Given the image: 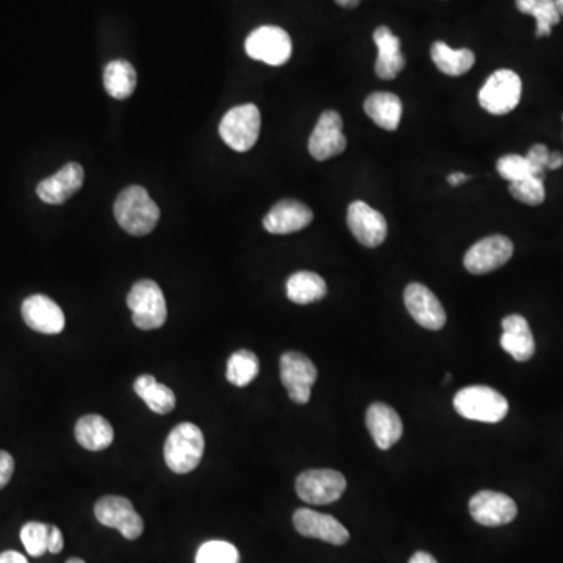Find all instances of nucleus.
<instances>
[{
  "label": "nucleus",
  "instance_id": "6ab92c4d",
  "mask_svg": "<svg viewBox=\"0 0 563 563\" xmlns=\"http://www.w3.org/2000/svg\"><path fill=\"white\" fill-rule=\"evenodd\" d=\"M83 179H85V171H83L82 165L69 162L54 176L47 177L43 182L38 183L36 194L46 204H65L71 196H74L82 188Z\"/></svg>",
  "mask_w": 563,
  "mask_h": 563
},
{
  "label": "nucleus",
  "instance_id": "72a5a7b5",
  "mask_svg": "<svg viewBox=\"0 0 563 563\" xmlns=\"http://www.w3.org/2000/svg\"><path fill=\"white\" fill-rule=\"evenodd\" d=\"M510 194L517 201L528 205H540L545 201V185L540 177H528L520 182L510 183Z\"/></svg>",
  "mask_w": 563,
  "mask_h": 563
},
{
  "label": "nucleus",
  "instance_id": "37998d69",
  "mask_svg": "<svg viewBox=\"0 0 563 563\" xmlns=\"http://www.w3.org/2000/svg\"><path fill=\"white\" fill-rule=\"evenodd\" d=\"M556 7L559 10L560 16H563V0H556Z\"/></svg>",
  "mask_w": 563,
  "mask_h": 563
},
{
  "label": "nucleus",
  "instance_id": "1a4fd4ad",
  "mask_svg": "<svg viewBox=\"0 0 563 563\" xmlns=\"http://www.w3.org/2000/svg\"><path fill=\"white\" fill-rule=\"evenodd\" d=\"M97 521L107 528L118 529L127 540H137L144 531L143 518L129 499L122 496H105L94 506Z\"/></svg>",
  "mask_w": 563,
  "mask_h": 563
},
{
  "label": "nucleus",
  "instance_id": "39448f33",
  "mask_svg": "<svg viewBox=\"0 0 563 563\" xmlns=\"http://www.w3.org/2000/svg\"><path fill=\"white\" fill-rule=\"evenodd\" d=\"M262 116L254 104L230 108L219 124V135L230 149L246 152L259 140Z\"/></svg>",
  "mask_w": 563,
  "mask_h": 563
},
{
  "label": "nucleus",
  "instance_id": "2f4dec72",
  "mask_svg": "<svg viewBox=\"0 0 563 563\" xmlns=\"http://www.w3.org/2000/svg\"><path fill=\"white\" fill-rule=\"evenodd\" d=\"M49 532H51L49 524L36 523V521L24 524V528L21 529V540L30 556L41 557L49 551Z\"/></svg>",
  "mask_w": 563,
  "mask_h": 563
},
{
  "label": "nucleus",
  "instance_id": "dca6fc26",
  "mask_svg": "<svg viewBox=\"0 0 563 563\" xmlns=\"http://www.w3.org/2000/svg\"><path fill=\"white\" fill-rule=\"evenodd\" d=\"M296 531L304 537L318 538L330 545H345L349 540L348 529L326 513L312 509H299L293 515Z\"/></svg>",
  "mask_w": 563,
  "mask_h": 563
},
{
  "label": "nucleus",
  "instance_id": "f257e3e1",
  "mask_svg": "<svg viewBox=\"0 0 563 563\" xmlns=\"http://www.w3.org/2000/svg\"><path fill=\"white\" fill-rule=\"evenodd\" d=\"M115 218L121 229L133 237L151 234L160 219V208L152 201L148 191L132 185L119 193L115 202Z\"/></svg>",
  "mask_w": 563,
  "mask_h": 563
},
{
  "label": "nucleus",
  "instance_id": "393cba45",
  "mask_svg": "<svg viewBox=\"0 0 563 563\" xmlns=\"http://www.w3.org/2000/svg\"><path fill=\"white\" fill-rule=\"evenodd\" d=\"M431 55L435 66L443 74L451 77L467 74L473 68L474 63H476L473 51H470V49H451L443 41H437V43L432 44Z\"/></svg>",
  "mask_w": 563,
  "mask_h": 563
},
{
  "label": "nucleus",
  "instance_id": "f03ea898",
  "mask_svg": "<svg viewBox=\"0 0 563 563\" xmlns=\"http://www.w3.org/2000/svg\"><path fill=\"white\" fill-rule=\"evenodd\" d=\"M204 449L205 438L199 426L193 423L177 424L166 438V465L177 474L191 473L201 463Z\"/></svg>",
  "mask_w": 563,
  "mask_h": 563
},
{
  "label": "nucleus",
  "instance_id": "9d476101",
  "mask_svg": "<svg viewBox=\"0 0 563 563\" xmlns=\"http://www.w3.org/2000/svg\"><path fill=\"white\" fill-rule=\"evenodd\" d=\"M316 377V366L301 352H285L284 356L280 357V379L287 388L291 401L296 404L309 402Z\"/></svg>",
  "mask_w": 563,
  "mask_h": 563
},
{
  "label": "nucleus",
  "instance_id": "f704fd0d",
  "mask_svg": "<svg viewBox=\"0 0 563 563\" xmlns=\"http://www.w3.org/2000/svg\"><path fill=\"white\" fill-rule=\"evenodd\" d=\"M549 154H551V152H549L548 148L543 146V144H535V146L529 149L526 158H528V162L531 163L535 177L545 179V171L548 169Z\"/></svg>",
  "mask_w": 563,
  "mask_h": 563
},
{
  "label": "nucleus",
  "instance_id": "6e6552de",
  "mask_svg": "<svg viewBox=\"0 0 563 563\" xmlns=\"http://www.w3.org/2000/svg\"><path fill=\"white\" fill-rule=\"evenodd\" d=\"M244 49L249 57L263 61L266 65L282 66L290 60L293 52L290 35L276 26H263L255 29L246 38Z\"/></svg>",
  "mask_w": 563,
  "mask_h": 563
},
{
  "label": "nucleus",
  "instance_id": "ea45409f",
  "mask_svg": "<svg viewBox=\"0 0 563 563\" xmlns=\"http://www.w3.org/2000/svg\"><path fill=\"white\" fill-rule=\"evenodd\" d=\"M563 166V155L560 152L549 154L548 169H559Z\"/></svg>",
  "mask_w": 563,
  "mask_h": 563
},
{
  "label": "nucleus",
  "instance_id": "0eeeda50",
  "mask_svg": "<svg viewBox=\"0 0 563 563\" xmlns=\"http://www.w3.org/2000/svg\"><path fill=\"white\" fill-rule=\"evenodd\" d=\"M346 490L343 474L334 470H309L296 479V493L307 504L326 506L335 503Z\"/></svg>",
  "mask_w": 563,
  "mask_h": 563
},
{
  "label": "nucleus",
  "instance_id": "e433bc0d",
  "mask_svg": "<svg viewBox=\"0 0 563 563\" xmlns=\"http://www.w3.org/2000/svg\"><path fill=\"white\" fill-rule=\"evenodd\" d=\"M63 546H65L63 534H61L57 526H51V532H49V553L58 554L63 549Z\"/></svg>",
  "mask_w": 563,
  "mask_h": 563
},
{
  "label": "nucleus",
  "instance_id": "412c9836",
  "mask_svg": "<svg viewBox=\"0 0 563 563\" xmlns=\"http://www.w3.org/2000/svg\"><path fill=\"white\" fill-rule=\"evenodd\" d=\"M373 38L377 46V60L374 65L377 77L382 80L396 79L406 66V58L401 52V41L385 26L376 29Z\"/></svg>",
  "mask_w": 563,
  "mask_h": 563
},
{
  "label": "nucleus",
  "instance_id": "a878e982",
  "mask_svg": "<svg viewBox=\"0 0 563 563\" xmlns=\"http://www.w3.org/2000/svg\"><path fill=\"white\" fill-rule=\"evenodd\" d=\"M104 87L113 99L124 101L137 88V71L129 61H110L104 69Z\"/></svg>",
  "mask_w": 563,
  "mask_h": 563
},
{
  "label": "nucleus",
  "instance_id": "f3484780",
  "mask_svg": "<svg viewBox=\"0 0 563 563\" xmlns=\"http://www.w3.org/2000/svg\"><path fill=\"white\" fill-rule=\"evenodd\" d=\"M22 318L40 334L57 335L65 329V313L57 302L44 295L29 296L22 302Z\"/></svg>",
  "mask_w": 563,
  "mask_h": 563
},
{
  "label": "nucleus",
  "instance_id": "c756f323",
  "mask_svg": "<svg viewBox=\"0 0 563 563\" xmlns=\"http://www.w3.org/2000/svg\"><path fill=\"white\" fill-rule=\"evenodd\" d=\"M260 363L254 352L241 351L234 352L227 362L226 377L230 384L235 387H246L251 384L255 377L259 376Z\"/></svg>",
  "mask_w": 563,
  "mask_h": 563
},
{
  "label": "nucleus",
  "instance_id": "f8f14e48",
  "mask_svg": "<svg viewBox=\"0 0 563 563\" xmlns=\"http://www.w3.org/2000/svg\"><path fill=\"white\" fill-rule=\"evenodd\" d=\"M343 119L334 110H327L316 122L315 130L310 135L309 152L318 162L343 154L346 149Z\"/></svg>",
  "mask_w": 563,
  "mask_h": 563
},
{
  "label": "nucleus",
  "instance_id": "cd10ccee",
  "mask_svg": "<svg viewBox=\"0 0 563 563\" xmlns=\"http://www.w3.org/2000/svg\"><path fill=\"white\" fill-rule=\"evenodd\" d=\"M326 295L327 285L320 274L299 271L287 280V296L295 304H312Z\"/></svg>",
  "mask_w": 563,
  "mask_h": 563
},
{
  "label": "nucleus",
  "instance_id": "4c0bfd02",
  "mask_svg": "<svg viewBox=\"0 0 563 563\" xmlns=\"http://www.w3.org/2000/svg\"><path fill=\"white\" fill-rule=\"evenodd\" d=\"M0 563H29L26 557L16 551H5L0 554Z\"/></svg>",
  "mask_w": 563,
  "mask_h": 563
},
{
  "label": "nucleus",
  "instance_id": "a19ab883",
  "mask_svg": "<svg viewBox=\"0 0 563 563\" xmlns=\"http://www.w3.org/2000/svg\"><path fill=\"white\" fill-rule=\"evenodd\" d=\"M468 179H470V176L462 173H452L448 176V182L451 183L452 187H457V185H460V183Z\"/></svg>",
  "mask_w": 563,
  "mask_h": 563
},
{
  "label": "nucleus",
  "instance_id": "c03bdc74",
  "mask_svg": "<svg viewBox=\"0 0 563 563\" xmlns=\"http://www.w3.org/2000/svg\"><path fill=\"white\" fill-rule=\"evenodd\" d=\"M66 563H85V562H83L82 559H77V557H74V559H69L68 562Z\"/></svg>",
  "mask_w": 563,
  "mask_h": 563
},
{
  "label": "nucleus",
  "instance_id": "aec40b11",
  "mask_svg": "<svg viewBox=\"0 0 563 563\" xmlns=\"http://www.w3.org/2000/svg\"><path fill=\"white\" fill-rule=\"evenodd\" d=\"M366 427L373 437L377 448L387 451L391 446L399 442L402 437L401 418L395 409L384 404V402H374L366 412Z\"/></svg>",
  "mask_w": 563,
  "mask_h": 563
},
{
  "label": "nucleus",
  "instance_id": "9b49d317",
  "mask_svg": "<svg viewBox=\"0 0 563 563\" xmlns=\"http://www.w3.org/2000/svg\"><path fill=\"white\" fill-rule=\"evenodd\" d=\"M513 255V243L504 235H492L482 238L468 249L463 265L471 274L492 273L509 262Z\"/></svg>",
  "mask_w": 563,
  "mask_h": 563
},
{
  "label": "nucleus",
  "instance_id": "423d86ee",
  "mask_svg": "<svg viewBox=\"0 0 563 563\" xmlns=\"http://www.w3.org/2000/svg\"><path fill=\"white\" fill-rule=\"evenodd\" d=\"M521 90L523 85L517 72L499 69L488 77L479 91V104L492 115H507L520 104Z\"/></svg>",
  "mask_w": 563,
  "mask_h": 563
},
{
  "label": "nucleus",
  "instance_id": "20e7f679",
  "mask_svg": "<svg viewBox=\"0 0 563 563\" xmlns=\"http://www.w3.org/2000/svg\"><path fill=\"white\" fill-rule=\"evenodd\" d=\"M133 324L141 330L160 329L168 318L165 295L154 280L144 279L133 285L127 296Z\"/></svg>",
  "mask_w": 563,
  "mask_h": 563
},
{
  "label": "nucleus",
  "instance_id": "473e14b6",
  "mask_svg": "<svg viewBox=\"0 0 563 563\" xmlns=\"http://www.w3.org/2000/svg\"><path fill=\"white\" fill-rule=\"evenodd\" d=\"M496 169H498L499 176L509 180L510 183L520 182V180L528 179V177H535L531 163L523 155H504V157L499 158Z\"/></svg>",
  "mask_w": 563,
  "mask_h": 563
},
{
  "label": "nucleus",
  "instance_id": "a211bd4d",
  "mask_svg": "<svg viewBox=\"0 0 563 563\" xmlns=\"http://www.w3.org/2000/svg\"><path fill=\"white\" fill-rule=\"evenodd\" d=\"M312 221V208L295 199H282L269 210L263 226L269 234L288 235L305 229Z\"/></svg>",
  "mask_w": 563,
  "mask_h": 563
},
{
  "label": "nucleus",
  "instance_id": "ddd939ff",
  "mask_svg": "<svg viewBox=\"0 0 563 563\" xmlns=\"http://www.w3.org/2000/svg\"><path fill=\"white\" fill-rule=\"evenodd\" d=\"M470 513L474 521L482 526L496 528L512 523L517 518L518 507L510 496L484 490L471 498Z\"/></svg>",
  "mask_w": 563,
  "mask_h": 563
},
{
  "label": "nucleus",
  "instance_id": "c9c22d12",
  "mask_svg": "<svg viewBox=\"0 0 563 563\" xmlns=\"http://www.w3.org/2000/svg\"><path fill=\"white\" fill-rule=\"evenodd\" d=\"M15 473V460L7 451H0V490L11 481Z\"/></svg>",
  "mask_w": 563,
  "mask_h": 563
},
{
  "label": "nucleus",
  "instance_id": "5701e85b",
  "mask_svg": "<svg viewBox=\"0 0 563 563\" xmlns=\"http://www.w3.org/2000/svg\"><path fill=\"white\" fill-rule=\"evenodd\" d=\"M76 438L79 445L88 451H104L112 445L115 431L104 416L87 415L77 421Z\"/></svg>",
  "mask_w": 563,
  "mask_h": 563
},
{
  "label": "nucleus",
  "instance_id": "7ed1b4c3",
  "mask_svg": "<svg viewBox=\"0 0 563 563\" xmlns=\"http://www.w3.org/2000/svg\"><path fill=\"white\" fill-rule=\"evenodd\" d=\"M454 409L467 420L499 423L509 412V402L495 388L473 385L457 393Z\"/></svg>",
  "mask_w": 563,
  "mask_h": 563
},
{
  "label": "nucleus",
  "instance_id": "b1692460",
  "mask_svg": "<svg viewBox=\"0 0 563 563\" xmlns=\"http://www.w3.org/2000/svg\"><path fill=\"white\" fill-rule=\"evenodd\" d=\"M365 113L382 129H398L402 118V102L396 94L373 93L366 97Z\"/></svg>",
  "mask_w": 563,
  "mask_h": 563
},
{
  "label": "nucleus",
  "instance_id": "4be33fe9",
  "mask_svg": "<svg viewBox=\"0 0 563 563\" xmlns=\"http://www.w3.org/2000/svg\"><path fill=\"white\" fill-rule=\"evenodd\" d=\"M501 346L517 362H528L535 352V340L526 318L509 315L503 320Z\"/></svg>",
  "mask_w": 563,
  "mask_h": 563
},
{
  "label": "nucleus",
  "instance_id": "7c9ffc66",
  "mask_svg": "<svg viewBox=\"0 0 563 563\" xmlns=\"http://www.w3.org/2000/svg\"><path fill=\"white\" fill-rule=\"evenodd\" d=\"M240 553L232 543L223 540L205 542L196 554V563H238Z\"/></svg>",
  "mask_w": 563,
  "mask_h": 563
},
{
  "label": "nucleus",
  "instance_id": "c85d7f7f",
  "mask_svg": "<svg viewBox=\"0 0 563 563\" xmlns=\"http://www.w3.org/2000/svg\"><path fill=\"white\" fill-rule=\"evenodd\" d=\"M515 4L524 15L534 16L537 21V36L551 35V29L559 24L560 13L556 0H515Z\"/></svg>",
  "mask_w": 563,
  "mask_h": 563
},
{
  "label": "nucleus",
  "instance_id": "58836bf2",
  "mask_svg": "<svg viewBox=\"0 0 563 563\" xmlns=\"http://www.w3.org/2000/svg\"><path fill=\"white\" fill-rule=\"evenodd\" d=\"M409 563H438L435 560L434 556H431L429 553H424V551H420V553H415L412 556V559L409 560Z\"/></svg>",
  "mask_w": 563,
  "mask_h": 563
},
{
  "label": "nucleus",
  "instance_id": "4468645a",
  "mask_svg": "<svg viewBox=\"0 0 563 563\" xmlns=\"http://www.w3.org/2000/svg\"><path fill=\"white\" fill-rule=\"evenodd\" d=\"M348 227L357 241L366 248H377L387 238V221L384 215L363 201L349 205Z\"/></svg>",
  "mask_w": 563,
  "mask_h": 563
},
{
  "label": "nucleus",
  "instance_id": "bb28decb",
  "mask_svg": "<svg viewBox=\"0 0 563 563\" xmlns=\"http://www.w3.org/2000/svg\"><path fill=\"white\" fill-rule=\"evenodd\" d=\"M135 393L146 402V406L158 415L173 412L176 407V395L171 388L158 384L151 374H143L135 381Z\"/></svg>",
  "mask_w": 563,
  "mask_h": 563
},
{
  "label": "nucleus",
  "instance_id": "79ce46f5",
  "mask_svg": "<svg viewBox=\"0 0 563 563\" xmlns=\"http://www.w3.org/2000/svg\"><path fill=\"white\" fill-rule=\"evenodd\" d=\"M340 7L356 8L360 4V0H335Z\"/></svg>",
  "mask_w": 563,
  "mask_h": 563
},
{
  "label": "nucleus",
  "instance_id": "2eb2a0df",
  "mask_svg": "<svg viewBox=\"0 0 563 563\" xmlns=\"http://www.w3.org/2000/svg\"><path fill=\"white\" fill-rule=\"evenodd\" d=\"M404 302L410 316L424 329L440 330L445 326L446 312L442 302L424 285L410 284L404 291Z\"/></svg>",
  "mask_w": 563,
  "mask_h": 563
}]
</instances>
